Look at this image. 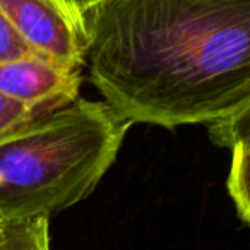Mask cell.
I'll use <instances>...</instances> for the list:
<instances>
[{
	"label": "cell",
	"instance_id": "277c9868",
	"mask_svg": "<svg viewBox=\"0 0 250 250\" xmlns=\"http://www.w3.org/2000/svg\"><path fill=\"white\" fill-rule=\"evenodd\" d=\"M81 70H70L36 53L0 63V91L46 113L79 98Z\"/></svg>",
	"mask_w": 250,
	"mask_h": 250
},
{
	"label": "cell",
	"instance_id": "30bf717a",
	"mask_svg": "<svg viewBox=\"0 0 250 250\" xmlns=\"http://www.w3.org/2000/svg\"><path fill=\"white\" fill-rule=\"evenodd\" d=\"M2 231H4V223L0 221V240H2Z\"/></svg>",
	"mask_w": 250,
	"mask_h": 250
},
{
	"label": "cell",
	"instance_id": "ba28073f",
	"mask_svg": "<svg viewBox=\"0 0 250 250\" xmlns=\"http://www.w3.org/2000/svg\"><path fill=\"white\" fill-rule=\"evenodd\" d=\"M45 2L55 7L86 42L87 19L96 0H45Z\"/></svg>",
	"mask_w": 250,
	"mask_h": 250
},
{
	"label": "cell",
	"instance_id": "7a4b0ae2",
	"mask_svg": "<svg viewBox=\"0 0 250 250\" xmlns=\"http://www.w3.org/2000/svg\"><path fill=\"white\" fill-rule=\"evenodd\" d=\"M132 127L103 100L77 98L0 139V221L52 218L87 199Z\"/></svg>",
	"mask_w": 250,
	"mask_h": 250
},
{
	"label": "cell",
	"instance_id": "6da1fadb",
	"mask_svg": "<svg viewBox=\"0 0 250 250\" xmlns=\"http://www.w3.org/2000/svg\"><path fill=\"white\" fill-rule=\"evenodd\" d=\"M84 63L132 125H206L229 147L250 118V0H96Z\"/></svg>",
	"mask_w": 250,
	"mask_h": 250
},
{
	"label": "cell",
	"instance_id": "5b68a950",
	"mask_svg": "<svg viewBox=\"0 0 250 250\" xmlns=\"http://www.w3.org/2000/svg\"><path fill=\"white\" fill-rule=\"evenodd\" d=\"M231 168L228 175V194L236 208L240 219L249 223L250 199H249V177H250V139L249 129H243L231 143Z\"/></svg>",
	"mask_w": 250,
	"mask_h": 250
},
{
	"label": "cell",
	"instance_id": "3957f363",
	"mask_svg": "<svg viewBox=\"0 0 250 250\" xmlns=\"http://www.w3.org/2000/svg\"><path fill=\"white\" fill-rule=\"evenodd\" d=\"M0 11L33 53L70 70L84 65V38L45 0H0Z\"/></svg>",
	"mask_w": 250,
	"mask_h": 250
},
{
	"label": "cell",
	"instance_id": "52a82bcc",
	"mask_svg": "<svg viewBox=\"0 0 250 250\" xmlns=\"http://www.w3.org/2000/svg\"><path fill=\"white\" fill-rule=\"evenodd\" d=\"M42 115L29 104L18 101L0 91V139L18 130L31 118Z\"/></svg>",
	"mask_w": 250,
	"mask_h": 250
},
{
	"label": "cell",
	"instance_id": "9c48e42d",
	"mask_svg": "<svg viewBox=\"0 0 250 250\" xmlns=\"http://www.w3.org/2000/svg\"><path fill=\"white\" fill-rule=\"evenodd\" d=\"M33 53L29 46L22 42V38L18 35L9 19L0 11V63L9 62V60L21 59L24 55Z\"/></svg>",
	"mask_w": 250,
	"mask_h": 250
},
{
	"label": "cell",
	"instance_id": "8992f818",
	"mask_svg": "<svg viewBox=\"0 0 250 250\" xmlns=\"http://www.w3.org/2000/svg\"><path fill=\"white\" fill-rule=\"evenodd\" d=\"M0 250H52L50 218L4 223Z\"/></svg>",
	"mask_w": 250,
	"mask_h": 250
}]
</instances>
